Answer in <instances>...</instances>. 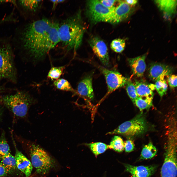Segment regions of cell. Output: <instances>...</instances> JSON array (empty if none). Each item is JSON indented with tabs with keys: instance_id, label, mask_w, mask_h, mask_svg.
<instances>
[{
	"instance_id": "6da1fadb",
	"label": "cell",
	"mask_w": 177,
	"mask_h": 177,
	"mask_svg": "<svg viewBox=\"0 0 177 177\" xmlns=\"http://www.w3.org/2000/svg\"><path fill=\"white\" fill-rule=\"evenodd\" d=\"M59 24L45 18L28 24L20 34L22 48L34 59L38 60L43 58L59 43Z\"/></svg>"
},
{
	"instance_id": "7a4b0ae2",
	"label": "cell",
	"mask_w": 177,
	"mask_h": 177,
	"mask_svg": "<svg viewBox=\"0 0 177 177\" xmlns=\"http://www.w3.org/2000/svg\"><path fill=\"white\" fill-rule=\"evenodd\" d=\"M84 31L80 14L78 12L59 24V42L68 50H76L81 45Z\"/></svg>"
},
{
	"instance_id": "3957f363",
	"label": "cell",
	"mask_w": 177,
	"mask_h": 177,
	"mask_svg": "<svg viewBox=\"0 0 177 177\" xmlns=\"http://www.w3.org/2000/svg\"><path fill=\"white\" fill-rule=\"evenodd\" d=\"M2 100L14 116L20 118H26L30 106L36 103V101L29 95L22 91L6 96Z\"/></svg>"
},
{
	"instance_id": "277c9868",
	"label": "cell",
	"mask_w": 177,
	"mask_h": 177,
	"mask_svg": "<svg viewBox=\"0 0 177 177\" xmlns=\"http://www.w3.org/2000/svg\"><path fill=\"white\" fill-rule=\"evenodd\" d=\"M32 166L37 173L44 175L47 173L54 165V160L38 144L28 141L27 143Z\"/></svg>"
},
{
	"instance_id": "5b68a950",
	"label": "cell",
	"mask_w": 177,
	"mask_h": 177,
	"mask_svg": "<svg viewBox=\"0 0 177 177\" xmlns=\"http://www.w3.org/2000/svg\"><path fill=\"white\" fill-rule=\"evenodd\" d=\"M147 128L148 125L145 118L141 114H139L132 119L123 122L106 134H118L133 137L143 134L145 132Z\"/></svg>"
},
{
	"instance_id": "8992f818",
	"label": "cell",
	"mask_w": 177,
	"mask_h": 177,
	"mask_svg": "<svg viewBox=\"0 0 177 177\" xmlns=\"http://www.w3.org/2000/svg\"><path fill=\"white\" fill-rule=\"evenodd\" d=\"M114 10L105 6L99 0H90L87 2V16L91 21L94 23L100 22L110 23Z\"/></svg>"
},
{
	"instance_id": "52a82bcc",
	"label": "cell",
	"mask_w": 177,
	"mask_h": 177,
	"mask_svg": "<svg viewBox=\"0 0 177 177\" xmlns=\"http://www.w3.org/2000/svg\"><path fill=\"white\" fill-rule=\"evenodd\" d=\"M176 143L169 142L166 146L164 159L161 170V177H177Z\"/></svg>"
},
{
	"instance_id": "ba28073f",
	"label": "cell",
	"mask_w": 177,
	"mask_h": 177,
	"mask_svg": "<svg viewBox=\"0 0 177 177\" xmlns=\"http://www.w3.org/2000/svg\"><path fill=\"white\" fill-rule=\"evenodd\" d=\"M99 69L104 76L107 84L106 95L126 85L128 79L118 72L102 67Z\"/></svg>"
},
{
	"instance_id": "9c48e42d",
	"label": "cell",
	"mask_w": 177,
	"mask_h": 177,
	"mask_svg": "<svg viewBox=\"0 0 177 177\" xmlns=\"http://www.w3.org/2000/svg\"><path fill=\"white\" fill-rule=\"evenodd\" d=\"M12 54L8 45L0 46V77L7 78L12 75L13 72Z\"/></svg>"
},
{
	"instance_id": "30bf717a",
	"label": "cell",
	"mask_w": 177,
	"mask_h": 177,
	"mask_svg": "<svg viewBox=\"0 0 177 177\" xmlns=\"http://www.w3.org/2000/svg\"><path fill=\"white\" fill-rule=\"evenodd\" d=\"M90 45L94 54L105 66L109 65V59L107 46L102 39L97 37L92 38L89 41Z\"/></svg>"
},
{
	"instance_id": "8fae6325",
	"label": "cell",
	"mask_w": 177,
	"mask_h": 177,
	"mask_svg": "<svg viewBox=\"0 0 177 177\" xmlns=\"http://www.w3.org/2000/svg\"><path fill=\"white\" fill-rule=\"evenodd\" d=\"M11 132L12 138L15 149V158L17 168L24 173L26 177L31 175L33 167L31 162L17 148Z\"/></svg>"
},
{
	"instance_id": "7c38bea8",
	"label": "cell",
	"mask_w": 177,
	"mask_h": 177,
	"mask_svg": "<svg viewBox=\"0 0 177 177\" xmlns=\"http://www.w3.org/2000/svg\"><path fill=\"white\" fill-rule=\"evenodd\" d=\"M132 10V6L124 0H121L119 4L112 12L110 23L117 24L123 21L130 16Z\"/></svg>"
},
{
	"instance_id": "4fadbf2b",
	"label": "cell",
	"mask_w": 177,
	"mask_h": 177,
	"mask_svg": "<svg viewBox=\"0 0 177 177\" xmlns=\"http://www.w3.org/2000/svg\"><path fill=\"white\" fill-rule=\"evenodd\" d=\"M172 71L171 68L168 65L155 63L152 65L149 68V76L152 80L156 81L165 79L166 77L171 75Z\"/></svg>"
},
{
	"instance_id": "5bb4252c",
	"label": "cell",
	"mask_w": 177,
	"mask_h": 177,
	"mask_svg": "<svg viewBox=\"0 0 177 177\" xmlns=\"http://www.w3.org/2000/svg\"><path fill=\"white\" fill-rule=\"evenodd\" d=\"M124 165L126 171L138 177H149L155 172L157 168L155 165L135 166L125 163Z\"/></svg>"
},
{
	"instance_id": "9a60e30c",
	"label": "cell",
	"mask_w": 177,
	"mask_h": 177,
	"mask_svg": "<svg viewBox=\"0 0 177 177\" xmlns=\"http://www.w3.org/2000/svg\"><path fill=\"white\" fill-rule=\"evenodd\" d=\"M92 79L91 75L87 76L79 82L77 87L78 94L89 100H93L94 97Z\"/></svg>"
},
{
	"instance_id": "2e32d148",
	"label": "cell",
	"mask_w": 177,
	"mask_h": 177,
	"mask_svg": "<svg viewBox=\"0 0 177 177\" xmlns=\"http://www.w3.org/2000/svg\"><path fill=\"white\" fill-rule=\"evenodd\" d=\"M146 55L128 59L129 64L134 75L139 77L142 76L146 68L145 62Z\"/></svg>"
},
{
	"instance_id": "e0dca14e",
	"label": "cell",
	"mask_w": 177,
	"mask_h": 177,
	"mask_svg": "<svg viewBox=\"0 0 177 177\" xmlns=\"http://www.w3.org/2000/svg\"><path fill=\"white\" fill-rule=\"evenodd\" d=\"M154 2L165 17L169 18L175 14L177 5V0H155Z\"/></svg>"
},
{
	"instance_id": "ac0fdd59",
	"label": "cell",
	"mask_w": 177,
	"mask_h": 177,
	"mask_svg": "<svg viewBox=\"0 0 177 177\" xmlns=\"http://www.w3.org/2000/svg\"><path fill=\"white\" fill-rule=\"evenodd\" d=\"M0 161L9 173L17 168L15 157L11 153L7 155L0 154Z\"/></svg>"
},
{
	"instance_id": "d6986e66",
	"label": "cell",
	"mask_w": 177,
	"mask_h": 177,
	"mask_svg": "<svg viewBox=\"0 0 177 177\" xmlns=\"http://www.w3.org/2000/svg\"><path fill=\"white\" fill-rule=\"evenodd\" d=\"M138 97L153 98V92L149 85L145 83L136 81L134 84Z\"/></svg>"
},
{
	"instance_id": "ffe728a7",
	"label": "cell",
	"mask_w": 177,
	"mask_h": 177,
	"mask_svg": "<svg viewBox=\"0 0 177 177\" xmlns=\"http://www.w3.org/2000/svg\"><path fill=\"white\" fill-rule=\"evenodd\" d=\"M157 150L151 142L145 145L143 147L140 156V159L146 160L151 159L156 154Z\"/></svg>"
},
{
	"instance_id": "44dd1931",
	"label": "cell",
	"mask_w": 177,
	"mask_h": 177,
	"mask_svg": "<svg viewBox=\"0 0 177 177\" xmlns=\"http://www.w3.org/2000/svg\"><path fill=\"white\" fill-rule=\"evenodd\" d=\"M86 145L96 157L109 148L108 145L101 142L88 143L86 144Z\"/></svg>"
},
{
	"instance_id": "7402d4cb",
	"label": "cell",
	"mask_w": 177,
	"mask_h": 177,
	"mask_svg": "<svg viewBox=\"0 0 177 177\" xmlns=\"http://www.w3.org/2000/svg\"><path fill=\"white\" fill-rule=\"evenodd\" d=\"M42 0H20L19 2L25 9L35 12L39 8L42 2Z\"/></svg>"
},
{
	"instance_id": "603a6c76",
	"label": "cell",
	"mask_w": 177,
	"mask_h": 177,
	"mask_svg": "<svg viewBox=\"0 0 177 177\" xmlns=\"http://www.w3.org/2000/svg\"><path fill=\"white\" fill-rule=\"evenodd\" d=\"M108 146L109 148L118 152H122L124 149V142L122 139L118 136L115 135L112 138Z\"/></svg>"
},
{
	"instance_id": "cb8c5ba5",
	"label": "cell",
	"mask_w": 177,
	"mask_h": 177,
	"mask_svg": "<svg viewBox=\"0 0 177 177\" xmlns=\"http://www.w3.org/2000/svg\"><path fill=\"white\" fill-rule=\"evenodd\" d=\"M153 98L149 97H138L135 100L134 104L141 110H142L151 106Z\"/></svg>"
},
{
	"instance_id": "d4e9b609",
	"label": "cell",
	"mask_w": 177,
	"mask_h": 177,
	"mask_svg": "<svg viewBox=\"0 0 177 177\" xmlns=\"http://www.w3.org/2000/svg\"><path fill=\"white\" fill-rule=\"evenodd\" d=\"M53 84L59 89L66 91H74L70 83L67 80L63 78L56 80L54 82Z\"/></svg>"
},
{
	"instance_id": "484cf974",
	"label": "cell",
	"mask_w": 177,
	"mask_h": 177,
	"mask_svg": "<svg viewBox=\"0 0 177 177\" xmlns=\"http://www.w3.org/2000/svg\"><path fill=\"white\" fill-rule=\"evenodd\" d=\"M125 45V40L120 38L113 40L110 44V47L112 49L117 53L122 52L124 50Z\"/></svg>"
},
{
	"instance_id": "4316f807",
	"label": "cell",
	"mask_w": 177,
	"mask_h": 177,
	"mask_svg": "<svg viewBox=\"0 0 177 177\" xmlns=\"http://www.w3.org/2000/svg\"><path fill=\"white\" fill-rule=\"evenodd\" d=\"M127 93L132 102L134 103L135 100L138 97L134 84L130 80H127L126 84Z\"/></svg>"
},
{
	"instance_id": "83f0119b",
	"label": "cell",
	"mask_w": 177,
	"mask_h": 177,
	"mask_svg": "<svg viewBox=\"0 0 177 177\" xmlns=\"http://www.w3.org/2000/svg\"><path fill=\"white\" fill-rule=\"evenodd\" d=\"M10 153V147L6 139L4 132L0 136V154H8Z\"/></svg>"
},
{
	"instance_id": "f1b7e54d",
	"label": "cell",
	"mask_w": 177,
	"mask_h": 177,
	"mask_svg": "<svg viewBox=\"0 0 177 177\" xmlns=\"http://www.w3.org/2000/svg\"><path fill=\"white\" fill-rule=\"evenodd\" d=\"M155 87L157 91L161 97L166 94L168 85L165 79L156 81Z\"/></svg>"
},
{
	"instance_id": "f546056e",
	"label": "cell",
	"mask_w": 177,
	"mask_h": 177,
	"mask_svg": "<svg viewBox=\"0 0 177 177\" xmlns=\"http://www.w3.org/2000/svg\"><path fill=\"white\" fill-rule=\"evenodd\" d=\"M64 66L53 67L50 70L47 77L52 80L58 79L62 74Z\"/></svg>"
},
{
	"instance_id": "4dcf8cb0",
	"label": "cell",
	"mask_w": 177,
	"mask_h": 177,
	"mask_svg": "<svg viewBox=\"0 0 177 177\" xmlns=\"http://www.w3.org/2000/svg\"><path fill=\"white\" fill-rule=\"evenodd\" d=\"M99 1L105 6L113 10H114L116 8L114 5L118 1V0H101Z\"/></svg>"
},
{
	"instance_id": "1f68e13d",
	"label": "cell",
	"mask_w": 177,
	"mask_h": 177,
	"mask_svg": "<svg viewBox=\"0 0 177 177\" xmlns=\"http://www.w3.org/2000/svg\"><path fill=\"white\" fill-rule=\"evenodd\" d=\"M134 145L131 140H128L124 142V149L126 152H130L134 150Z\"/></svg>"
},
{
	"instance_id": "d6a6232c",
	"label": "cell",
	"mask_w": 177,
	"mask_h": 177,
	"mask_svg": "<svg viewBox=\"0 0 177 177\" xmlns=\"http://www.w3.org/2000/svg\"><path fill=\"white\" fill-rule=\"evenodd\" d=\"M169 85L171 88H174L177 86V76L176 75L173 74L169 76L168 79Z\"/></svg>"
},
{
	"instance_id": "836d02e7",
	"label": "cell",
	"mask_w": 177,
	"mask_h": 177,
	"mask_svg": "<svg viewBox=\"0 0 177 177\" xmlns=\"http://www.w3.org/2000/svg\"><path fill=\"white\" fill-rule=\"evenodd\" d=\"M8 173L5 168L0 162V177L6 176Z\"/></svg>"
},
{
	"instance_id": "e575fe53",
	"label": "cell",
	"mask_w": 177,
	"mask_h": 177,
	"mask_svg": "<svg viewBox=\"0 0 177 177\" xmlns=\"http://www.w3.org/2000/svg\"><path fill=\"white\" fill-rule=\"evenodd\" d=\"M124 1L128 4L131 6L135 5L137 3L138 1L137 0H125Z\"/></svg>"
},
{
	"instance_id": "d590c367",
	"label": "cell",
	"mask_w": 177,
	"mask_h": 177,
	"mask_svg": "<svg viewBox=\"0 0 177 177\" xmlns=\"http://www.w3.org/2000/svg\"><path fill=\"white\" fill-rule=\"evenodd\" d=\"M51 2L53 4V8H55V6L58 4L63 2L65 1L64 0H51Z\"/></svg>"
},
{
	"instance_id": "8d00e7d4",
	"label": "cell",
	"mask_w": 177,
	"mask_h": 177,
	"mask_svg": "<svg viewBox=\"0 0 177 177\" xmlns=\"http://www.w3.org/2000/svg\"><path fill=\"white\" fill-rule=\"evenodd\" d=\"M2 102V100H1V99H0V104Z\"/></svg>"
},
{
	"instance_id": "74e56055",
	"label": "cell",
	"mask_w": 177,
	"mask_h": 177,
	"mask_svg": "<svg viewBox=\"0 0 177 177\" xmlns=\"http://www.w3.org/2000/svg\"><path fill=\"white\" fill-rule=\"evenodd\" d=\"M136 177V176H132V177Z\"/></svg>"
},
{
	"instance_id": "f35d334b",
	"label": "cell",
	"mask_w": 177,
	"mask_h": 177,
	"mask_svg": "<svg viewBox=\"0 0 177 177\" xmlns=\"http://www.w3.org/2000/svg\"><path fill=\"white\" fill-rule=\"evenodd\" d=\"M1 110H0V115L1 114Z\"/></svg>"
},
{
	"instance_id": "ab89813d",
	"label": "cell",
	"mask_w": 177,
	"mask_h": 177,
	"mask_svg": "<svg viewBox=\"0 0 177 177\" xmlns=\"http://www.w3.org/2000/svg\"><path fill=\"white\" fill-rule=\"evenodd\" d=\"M0 78H1V77H0Z\"/></svg>"
}]
</instances>
